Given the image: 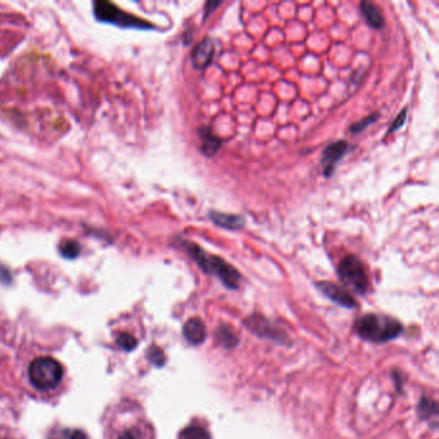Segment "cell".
<instances>
[{
	"mask_svg": "<svg viewBox=\"0 0 439 439\" xmlns=\"http://www.w3.org/2000/svg\"><path fill=\"white\" fill-rule=\"evenodd\" d=\"M179 439H210V434L204 426L190 425L181 431Z\"/></svg>",
	"mask_w": 439,
	"mask_h": 439,
	"instance_id": "15",
	"label": "cell"
},
{
	"mask_svg": "<svg viewBox=\"0 0 439 439\" xmlns=\"http://www.w3.org/2000/svg\"><path fill=\"white\" fill-rule=\"evenodd\" d=\"M218 339L221 344L227 348H232L239 343V336L233 331L232 328L228 326H222L218 331Z\"/></svg>",
	"mask_w": 439,
	"mask_h": 439,
	"instance_id": "16",
	"label": "cell"
},
{
	"mask_svg": "<svg viewBox=\"0 0 439 439\" xmlns=\"http://www.w3.org/2000/svg\"><path fill=\"white\" fill-rule=\"evenodd\" d=\"M214 57V40L211 38H204L200 43L192 49L191 61L195 69L204 70L211 63Z\"/></svg>",
	"mask_w": 439,
	"mask_h": 439,
	"instance_id": "8",
	"label": "cell"
},
{
	"mask_svg": "<svg viewBox=\"0 0 439 439\" xmlns=\"http://www.w3.org/2000/svg\"><path fill=\"white\" fill-rule=\"evenodd\" d=\"M183 334L191 344H201L207 337V328L201 319H190L184 324Z\"/></svg>",
	"mask_w": 439,
	"mask_h": 439,
	"instance_id": "11",
	"label": "cell"
},
{
	"mask_svg": "<svg viewBox=\"0 0 439 439\" xmlns=\"http://www.w3.org/2000/svg\"><path fill=\"white\" fill-rule=\"evenodd\" d=\"M339 277L346 286L358 294H365L369 290V278L365 266L356 255H346L342 259L339 268Z\"/></svg>",
	"mask_w": 439,
	"mask_h": 439,
	"instance_id": "5",
	"label": "cell"
},
{
	"mask_svg": "<svg viewBox=\"0 0 439 439\" xmlns=\"http://www.w3.org/2000/svg\"><path fill=\"white\" fill-rule=\"evenodd\" d=\"M406 119H407V109L405 107L402 111L399 112V113L397 115L396 119L393 120L392 125H390V128L388 130V134H392L393 131L401 129V128L404 127V124L406 122Z\"/></svg>",
	"mask_w": 439,
	"mask_h": 439,
	"instance_id": "19",
	"label": "cell"
},
{
	"mask_svg": "<svg viewBox=\"0 0 439 439\" xmlns=\"http://www.w3.org/2000/svg\"><path fill=\"white\" fill-rule=\"evenodd\" d=\"M0 439H18L16 437H13L10 433L6 431H0Z\"/></svg>",
	"mask_w": 439,
	"mask_h": 439,
	"instance_id": "22",
	"label": "cell"
},
{
	"mask_svg": "<svg viewBox=\"0 0 439 439\" xmlns=\"http://www.w3.org/2000/svg\"><path fill=\"white\" fill-rule=\"evenodd\" d=\"M106 439H154L151 424L141 416L134 406L121 402L113 406L106 415Z\"/></svg>",
	"mask_w": 439,
	"mask_h": 439,
	"instance_id": "1",
	"label": "cell"
},
{
	"mask_svg": "<svg viewBox=\"0 0 439 439\" xmlns=\"http://www.w3.org/2000/svg\"><path fill=\"white\" fill-rule=\"evenodd\" d=\"M118 343L119 345H121L124 349H127V351H130V349H133L136 344H137V340L133 337L131 335H128V334H122V335L118 339Z\"/></svg>",
	"mask_w": 439,
	"mask_h": 439,
	"instance_id": "20",
	"label": "cell"
},
{
	"mask_svg": "<svg viewBox=\"0 0 439 439\" xmlns=\"http://www.w3.org/2000/svg\"><path fill=\"white\" fill-rule=\"evenodd\" d=\"M317 287L322 293L325 294L328 298H330L333 302L337 303L346 308H354L357 305V303L354 301L353 296L348 292H345L344 289L331 284V282H319Z\"/></svg>",
	"mask_w": 439,
	"mask_h": 439,
	"instance_id": "9",
	"label": "cell"
},
{
	"mask_svg": "<svg viewBox=\"0 0 439 439\" xmlns=\"http://www.w3.org/2000/svg\"><path fill=\"white\" fill-rule=\"evenodd\" d=\"M183 249L187 251L191 259H193L198 263V267L201 268L205 273L214 275L223 282L224 286L228 289H237L241 275L240 272L232 267L230 263H227L224 259L219 258L216 255H209L205 250L201 249L198 244L192 241H181Z\"/></svg>",
	"mask_w": 439,
	"mask_h": 439,
	"instance_id": "2",
	"label": "cell"
},
{
	"mask_svg": "<svg viewBox=\"0 0 439 439\" xmlns=\"http://www.w3.org/2000/svg\"><path fill=\"white\" fill-rule=\"evenodd\" d=\"M95 16L104 22H111L121 27H138V29H151L152 25L145 19L134 17L127 12H122L111 3L97 1L95 4Z\"/></svg>",
	"mask_w": 439,
	"mask_h": 439,
	"instance_id": "6",
	"label": "cell"
},
{
	"mask_svg": "<svg viewBox=\"0 0 439 439\" xmlns=\"http://www.w3.org/2000/svg\"><path fill=\"white\" fill-rule=\"evenodd\" d=\"M362 15L366 18L367 24L375 30H380L385 26V19L381 13V9L371 3V1H362L361 3Z\"/></svg>",
	"mask_w": 439,
	"mask_h": 439,
	"instance_id": "13",
	"label": "cell"
},
{
	"mask_svg": "<svg viewBox=\"0 0 439 439\" xmlns=\"http://www.w3.org/2000/svg\"><path fill=\"white\" fill-rule=\"evenodd\" d=\"M349 148L348 142L345 141H336L330 143L322 154V169H324V175L326 178H330L333 175V173L335 170L336 164L344 157L346 151Z\"/></svg>",
	"mask_w": 439,
	"mask_h": 439,
	"instance_id": "7",
	"label": "cell"
},
{
	"mask_svg": "<svg viewBox=\"0 0 439 439\" xmlns=\"http://www.w3.org/2000/svg\"><path fill=\"white\" fill-rule=\"evenodd\" d=\"M30 384L40 393H53L63 383L65 370L60 361L49 356H40L30 362L27 369Z\"/></svg>",
	"mask_w": 439,
	"mask_h": 439,
	"instance_id": "3",
	"label": "cell"
},
{
	"mask_svg": "<svg viewBox=\"0 0 439 439\" xmlns=\"http://www.w3.org/2000/svg\"><path fill=\"white\" fill-rule=\"evenodd\" d=\"M210 219L219 227H222L224 230H230V231H239L242 230L245 225L244 218L236 214H228V213H222V211H216L213 210L209 213Z\"/></svg>",
	"mask_w": 439,
	"mask_h": 439,
	"instance_id": "12",
	"label": "cell"
},
{
	"mask_svg": "<svg viewBox=\"0 0 439 439\" xmlns=\"http://www.w3.org/2000/svg\"><path fill=\"white\" fill-rule=\"evenodd\" d=\"M219 6H222V1H214V0L207 1V4H205V15H204V19H207V18L211 15V12H214L216 8H218Z\"/></svg>",
	"mask_w": 439,
	"mask_h": 439,
	"instance_id": "21",
	"label": "cell"
},
{
	"mask_svg": "<svg viewBox=\"0 0 439 439\" xmlns=\"http://www.w3.org/2000/svg\"><path fill=\"white\" fill-rule=\"evenodd\" d=\"M45 439H89L86 431L78 428H52Z\"/></svg>",
	"mask_w": 439,
	"mask_h": 439,
	"instance_id": "14",
	"label": "cell"
},
{
	"mask_svg": "<svg viewBox=\"0 0 439 439\" xmlns=\"http://www.w3.org/2000/svg\"><path fill=\"white\" fill-rule=\"evenodd\" d=\"M358 335L372 342L385 343L401 334L402 326L396 319L379 314H367L356 322Z\"/></svg>",
	"mask_w": 439,
	"mask_h": 439,
	"instance_id": "4",
	"label": "cell"
},
{
	"mask_svg": "<svg viewBox=\"0 0 439 439\" xmlns=\"http://www.w3.org/2000/svg\"><path fill=\"white\" fill-rule=\"evenodd\" d=\"M198 138L201 141V146H200V151L207 156V157H213L218 154V151L221 150L222 147V139L216 137V134L213 133V130L210 127L207 125H201L198 127Z\"/></svg>",
	"mask_w": 439,
	"mask_h": 439,
	"instance_id": "10",
	"label": "cell"
},
{
	"mask_svg": "<svg viewBox=\"0 0 439 439\" xmlns=\"http://www.w3.org/2000/svg\"><path fill=\"white\" fill-rule=\"evenodd\" d=\"M79 253H80V245H79L77 241L65 242V244L61 246V254H62L65 258H77L79 255Z\"/></svg>",
	"mask_w": 439,
	"mask_h": 439,
	"instance_id": "18",
	"label": "cell"
},
{
	"mask_svg": "<svg viewBox=\"0 0 439 439\" xmlns=\"http://www.w3.org/2000/svg\"><path fill=\"white\" fill-rule=\"evenodd\" d=\"M378 119H379V113L375 112V113H372V115H369V116L363 118L362 120L354 122L349 130H351V133H353V134H358V133H361L363 130L367 129L371 124H374Z\"/></svg>",
	"mask_w": 439,
	"mask_h": 439,
	"instance_id": "17",
	"label": "cell"
}]
</instances>
